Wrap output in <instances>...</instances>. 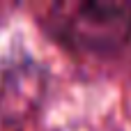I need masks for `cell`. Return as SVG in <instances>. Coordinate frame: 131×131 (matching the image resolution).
<instances>
[{"mask_svg": "<svg viewBox=\"0 0 131 131\" xmlns=\"http://www.w3.org/2000/svg\"><path fill=\"white\" fill-rule=\"evenodd\" d=\"M51 21L58 37L81 51L111 53L131 37L129 2H64L53 7Z\"/></svg>", "mask_w": 131, "mask_h": 131, "instance_id": "1", "label": "cell"}, {"mask_svg": "<svg viewBox=\"0 0 131 131\" xmlns=\"http://www.w3.org/2000/svg\"><path fill=\"white\" fill-rule=\"evenodd\" d=\"M41 78L37 69L18 64L0 74V131H23L39 108Z\"/></svg>", "mask_w": 131, "mask_h": 131, "instance_id": "2", "label": "cell"}]
</instances>
